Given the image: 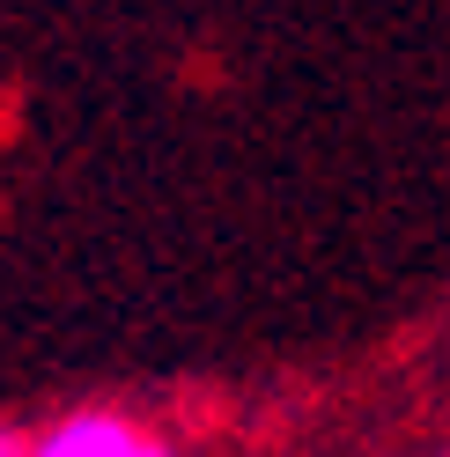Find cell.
I'll return each mask as SVG.
<instances>
[{"label": "cell", "mask_w": 450, "mask_h": 457, "mask_svg": "<svg viewBox=\"0 0 450 457\" xmlns=\"http://www.w3.org/2000/svg\"><path fill=\"white\" fill-rule=\"evenodd\" d=\"M30 457H162V443H148L119 413H74L67 428H52Z\"/></svg>", "instance_id": "1"}, {"label": "cell", "mask_w": 450, "mask_h": 457, "mask_svg": "<svg viewBox=\"0 0 450 457\" xmlns=\"http://www.w3.org/2000/svg\"><path fill=\"white\" fill-rule=\"evenodd\" d=\"M0 457H22V450H15V436H0Z\"/></svg>", "instance_id": "2"}]
</instances>
